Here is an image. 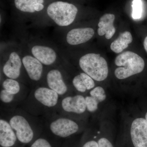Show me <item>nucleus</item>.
I'll return each instance as SVG.
<instances>
[{
  "mask_svg": "<svg viewBox=\"0 0 147 147\" xmlns=\"http://www.w3.org/2000/svg\"><path fill=\"white\" fill-rule=\"evenodd\" d=\"M46 12L50 24L64 28L71 26L75 21L78 9L71 3L58 1L50 3Z\"/></svg>",
  "mask_w": 147,
  "mask_h": 147,
  "instance_id": "obj_1",
  "label": "nucleus"
},
{
  "mask_svg": "<svg viewBox=\"0 0 147 147\" xmlns=\"http://www.w3.org/2000/svg\"><path fill=\"white\" fill-rule=\"evenodd\" d=\"M115 63L119 67L115 70V75L119 79H127L141 73L145 67L143 58L131 51L124 52L117 56Z\"/></svg>",
  "mask_w": 147,
  "mask_h": 147,
  "instance_id": "obj_2",
  "label": "nucleus"
},
{
  "mask_svg": "<svg viewBox=\"0 0 147 147\" xmlns=\"http://www.w3.org/2000/svg\"><path fill=\"white\" fill-rule=\"evenodd\" d=\"M79 64L84 73L95 81L102 82L108 77V63L100 54L87 53L79 59Z\"/></svg>",
  "mask_w": 147,
  "mask_h": 147,
  "instance_id": "obj_3",
  "label": "nucleus"
},
{
  "mask_svg": "<svg viewBox=\"0 0 147 147\" xmlns=\"http://www.w3.org/2000/svg\"><path fill=\"white\" fill-rule=\"evenodd\" d=\"M24 43L32 55L45 66H52L58 62L61 55L53 45L45 41L32 38Z\"/></svg>",
  "mask_w": 147,
  "mask_h": 147,
  "instance_id": "obj_4",
  "label": "nucleus"
},
{
  "mask_svg": "<svg viewBox=\"0 0 147 147\" xmlns=\"http://www.w3.org/2000/svg\"><path fill=\"white\" fill-rule=\"evenodd\" d=\"M3 56L5 61L2 70L5 76L7 78L18 79L23 67L19 46L7 47Z\"/></svg>",
  "mask_w": 147,
  "mask_h": 147,
  "instance_id": "obj_5",
  "label": "nucleus"
},
{
  "mask_svg": "<svg viewBox=\"0 0 147 147\" xmlns=\"http://www.w3.org/2000/svg\"><path fill=\"white\" fill-rule=\"evenodd\" d=\"M19 47L23 67L29 78L34 82H38L42 78L45 65L32 55L24 42Z\"/></svg>",
  "mask_w": 147,
  "mask_h": 147,
  "instance_id": "obj_6",
  "label": "nucleus"
},
{
  "mask_svg": "<svg viewBox=\"0 0 147 147\" xmlns=\"http://www.w3.org/2000/svg\"><path fill=\"white\" fill-rule=\"evenodd\" d=\"M9 123L16 131L17 139L20 142L28 144L32 141L34 132L28 121L23 116L16 115L12 117Z\"/></svg>",
  "mask_w": 147,
  "mask_h": 147,
  "instance_id": "obj_7",
  "label": "nucleus"
},
{
  "mask_svg": "<svg viewBox=\"0 0 147 147\" xmlns=\"http://www.w3.org/2000/svg\"><path fill=\"white\" fill-rule=\"evenodd\" d=\"M94 34V30L90 27L74 28L63 35V40L67 45H80L89 41Z\"/></svg>",
  "mask_w": 147,
  "mask_h": 147,
  "instance_id": "obj_8",
  "label": "nucleus"
},
{
  "mask_svg": "<svg viewBox=\"0 0 147 147\" xmlns=\"http://www.w3.org/2000/svg\"><path fill=\"white\" fill-rule=\"evenodd\" d=\"M130 136L134 147H147V122L146 119L138 118L132 121Z\"/></svg>",
  "mask_w": 147,
  "mask_h": 147,
  "instance_id": "obj_9",
  "label": "nucleus"
},
{
  "mask_svg": "<svg viewBox=\"0 0 147 147\" xmlns=\"http://www.w3.org/2000/svg\"><path fill=\"white\" fill-rule=\"evenodd\" d=\"M53 134L61 137H67L76 133L79 125L75 121L66 118H60L53 121L50 125Z\"/></svg>",
  "mask_w": 147,
  "mask_h": 147,
  "instance_id": "obj_10",
  "label": "nucleus"
},
{
  "mask_svg": "<svg viewBox=\"0 0 147 147\" xmlns=\"http://www.w3.org/2000/svg\"><path fill=\"white\" fill-rule=\"evenodd\" d=\"M46 82L49 88L63 95L67 92V86L66 84L63 75L59 69H51L47 71L46 76Z\"/></svg>",
  "mask_w": 147,
  "mask_h": 147,
  "instance_id": "obj_11",
  "label": "nucleus"
},
{
  "mask_svg": "<svg viewBox=\"0 0 147 147\" xmlns=\"http://www.w3.org/2000/svg\"><path fill=\"white\" fill-rule=\"evenodd\" d=\"M13 4L20 13L32 16L44 10L45 0H13Z\"/></svg>",
  "mask_w": 147,
  "mask_h": 147,
  "instance_id": "obj_12",
  "label": "nucleus"
},
{
  "mask_svg": "<svg viewBox=\"0 0 147 147\" xmlns=\"http://www.w3.org/2000/svg\"><path fill=\"white\" fill-rule=\"evenodd\" d=\"M61 106L67 113L82 114L86 109L85 97L81 95L67 96L62 100Z\"/></svg>",
  "mask_w": 147,
  "mask_h": 147,
  "instance_id": "obj_13",
  "label": "nucleus"
},
{
  "mask_svg": "<svg viewBox=\"0 0 147 147\" xmlns=\"http://www.w3.org/2000/svg\"><path fill=\"white\" fill-rule=\"evenodd\" d=\"M34 97L38 102L47 107H53L57 105L59 94L50 88L40 87L35 91Z\"/></svg>",
  "mask_w": 147,
  "mask_h": 147,
  "instance_id": "obj_14",
  "label": "nucleus"
},
{
  "mask_svg": "<svg viewBox=\"0 0 147 147\" xmlns=\"http://www.w3.org/2000/svg\"><path fill=\"white\" fill-rule=\"evenodd\" d=\"M115 18V15L112 13H106L101 16L98 24V34L100 36L105 35L107 39L112 38L116 32L113 25Z\"/></svg>",
  "mask_w": 147,
  "mask_h": 147,
  "instance_id": "obj_15",
  "label": "nucleus"
},
{
  "mask_svg": "<svg viewBox=\"0 0 147 147\" xmlns=\"http://www.w3.org/2000/svg\"><path fill=\"white\" fill-rule=\"evenodd\" d=\"M16 134L8 122L0 120V144L3 147L13 146L16 142Z\"/></svg>",
  "mask_w": 147,
  "mask_h": 147,
  "instance_id": "obj_16",
  "label": "nucleus"
},
{
  "mask_svg": "<svg viewBox=\"0 0 147 147\" xmlns=\"http://www.w3.org/2000/svg\"><path fill=\"white\" fill-rule=\"evenodd\" d=\"M132 40L133 38L130 32L121 33L118 37L111 43L110 49L114 53L119 54L127 48Z\"/></svg>",
  "mask_w": 147,
  "mask_h": 147,
  "instance_id": "obj_17",
  "label": "nucleus"
},
{
  "mask_svg": "<svg viewBox=\"0 0 147 147\" xmlns=\"http://www.w3.org/2000/svg\"><path fill=\"white\" fill-rule=\"evenodd\" d=\"M2 87L3 89L13 95L18 94L21 89L20 84L17 80L7 78L3 82Z\"/></svg>",
  "mask_w": 147,
  "mask_h": 147,
  "instance_id": "obj_18",
  "label": "nucleus"
},
{
  "mask_svg": "<svg viewBox=\"0 0 147 147\" xmlns=\"http://www.w3.org/2000/svg\"><path fill=\"white\" fill-rule=\"evenodd\" d=\"M132 18L138 19L142 17L143 12V3L142 0H134L132 2Z\"/></svg>",
  "mask_w": 147,
  "mask_h": 147,
  "instance_id": "obj_19",
  "label": "nucleus"
},
{
  "mask_svg": "<svg viewBox=\"0 0 147 147\" xmlns=\"http://www.w3.org/2000/svg\"><path fill=\"white\" fill-rule=\"evenodd\" d=\"M90 94V96L94 98L99 102H102L106 98L105 90L100 86H97L93 89Z\"/></svg>",
  "mask_w": 147,
  "mask_h": 147,
  "instance_id": "obj_20",
  "label": "nucleus"
},
{
  "mask_svg": "<svg viewBox=\"0 0 147 147\" xmlns=\"http://www.w3.org/2000/svg\"><path fill=\"white\" fill-rule=\"evenodd\" d=\"M86 109L91 113L94 112L98 108L99 102L96 99L91 96H87L85 97Z\"/></svg>",
  "mask_w": 147,
  "mask_h": 147,
  "instance_id": "obj_21",
  "label": "nucleus"
},
{
  "mask_svg": "<svg viewBox=\"0 0 147 147\" xmlns=\"http://www.w3.org/2000/svg\"><path fill=\"white\" fill-rule=\"evenodd\" d=\"M72 82L74 86L78 91L84 93L86 91V88L83 83L80 74L74 77Z\"/></svg>",
  "mask_w": 147,
  "mask_h": 147,
  "instance_id": "obj_22",
  "label": "nucleus"
},
{
  "mask_svg": "<svg viewBox=\"0 0 147 147\" xmlns=\"http://www.w3.org/2000/svg\"><path fill=\"white\" fill-rule=\"evenodd\" d=\"M80 75L87 90H90L94 88L95 83L92 78L84 72L80 73Z\"/></svg>",
  "mask_w": 147,
  "mask_h": 147,
  "instance_id": "obj_23",
  "label": "nucleus"
},
{
  "mask_svg": "<svg viewBox=\"0 0 147 147\" xmlns=\"http://www.w3.org/2000/svg\"><path fill=\"white\" fill-rule=\"evenodd\" d=\"M14 95L3 89L0 93V99L4 103H9L13 100Z\"/></svg>",
  "mask_w": 147,
  "mask_h": 147,
  "instance_id": "obj_24",
  "label": "nucleus"
},
{
  "mask_svg": "<svg viewBox=\"0 0 147 147\" xmlns=\"http://www.w3.org/2000/svg\"><path fill=\"white\" fill-rule=\"evenodd\" d=\"M31 147H52L47 140L40 138L37 139L32 145Z\"/></svg>",
  "mask_w": 147,
  "mask_h": 147,
  "instance_id": "obj_25",
  "label": "nucleus"
},
{
  "mask_svg": "<svg viewBox=\"0 0 147 147\" xmlns=\"http://www.w3.org/2000/svg\"><path fill=\"white\" fill-rule=\"evenodd\" d=\"M98 147H113L111 142L105 138H101L98 142Z\"/></svg>",
  "mask_w": 147,
  "mask_h": 147,
  "instance_id": "obj_26",
  "label": "nucleus"
},
{
  "mask_svg": "<svg viewBox=\"0 0 147 147\" xmlns=\"http://www.w3.org/2000/svg\"><path fill=\"white\" fill-rule=\"evenodd\" d=\"M82 147H98V144L95 141H90L84 144Z\"/></svg>",
  "mask_w": 147,
  "mask_h": 147,
  "instance_id": "obj_27",
  "label": "nucleus"
},
{
  "mask_svg": "<svg viewBox=\"0 0 147 147\" xmlns=\"http://www.w3.org/2000/svg\"><path fill=\"white\" fill-rule=\"evenodd\" d=\"M144 45L145 50L147 53V36L145 38L144 40Z\"/></svg>",
  "mask_w": 147,
  "mask_h": 147,
  "instance_id": "obj_28",
  "label": "nucleus"
},
{
  "mask_svg": "<svg viewBox=\"0 0 147 147\" xmlns=\"http://www.w3.org/2000/svg\"><path fill=\"white\" fill-rule=\"evenodd\" d=\"M145 118H146L145 119H146V121L147 122V112L146 113V116H145Z\"/></svg>",
  "mask_w": 147,
  "mask_h": 147,
  "instance_id": "obj_29",
  "label": "nucleus"
}]
</instances>
